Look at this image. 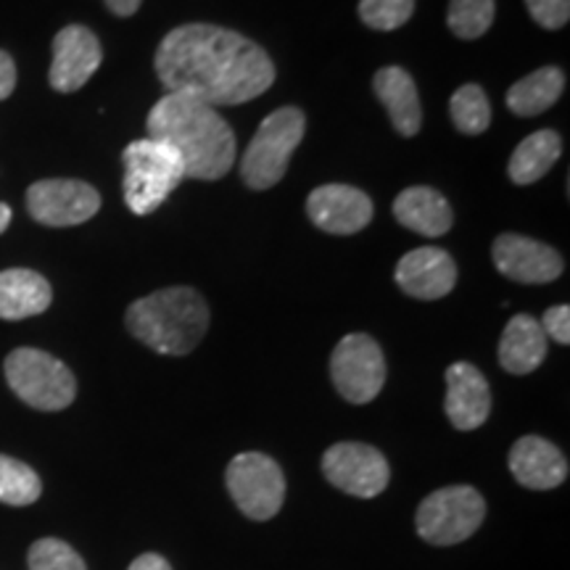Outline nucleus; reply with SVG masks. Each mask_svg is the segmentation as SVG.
Wrapping results in <instances>:
<instances>
[{"mask_svg": "<svg viewBox=\"0 0 570 570\" xmlns=\"http://www.w3.org/2000/svg\"><path fill=\"white\" fill-rule=\"evenodd\" d=\"M169 92L217 106H238L265 96L275 63L265 48L217 24H183L164 35L154 59Z\"/></svg>", "mask_w": 570, "mask_h": 570, "instance_id": "nucleus-1", "label": "nucleus"}, {"mask_svg": "<svg viewBox=\"0 0 570 570\" xmlns=\"http://www.w3.org/2000/svg\"><path fill=\"white\" fill-rule=\"evenodd\" d=\"M148 138L173 146L183 159L185 177L219 180L235 164V135L223 114L198 98L167 92L148 114Z\"/></svg>", "mask_w": 570, "mask_h": 570, "instance_id": "nucleus-2", "label": "nucleus"}, {"mask_svg": "<svg viewBox=\"0 0 570 570\" xmlns=\"http://www.w3.org/2000/svg\"><path fill=\"white\" fill-rule=\"evenodd\" d=\"M127 331L159 354L185 356L202 344L209 327V306L188 285L161 288L127 309Z\"/></svg>", "mask_w": 570, "mask_h": 570, "instance_id": "nucleus-3", "label": "nucleus"}, {"mask_svg": "<svg viewBox=\"0 0 570 570\" xmlns=\"http://www.w3.org/2000/svg\"><path fill=\"white\" fill-rule=\"evenodd\" d=\"M125 161V202L127 209L146 217L167 202L169 194L185 180V167L167 142L146 138L132 140L122 154Z\"/></svg>", "mask_w": 570, "mask_h": 570, "instance_id": "nucleus-4", "label": "nucleus"}, {"mask_svg": "<svg viewBox=\"0 0 570 570\" xmlns=\"http://www.w3.org/2000/svg\"><path fill=\"white\" fill-rule=\"evenodd\" d=\"M304 130L306 117L296 106H283L269 114L256 130L254 140L248 142L244 161H240V177L248 188L267 190L283 180L291 156L304 140Z\"/></svg>", "mask_w": 570, "mask_h": 570, "instance_id": "nucleus-5", "label": "nucleus"}, {"mask_svg": "<svg viewBox=\"0 0 570 570\" xmlns=\"http://www.w3.org/2000/svg\"><path fill=\"white\" fill-rule=\"evenodd\" d=\"M6 381L21 402L42 412L67 410L75 402L77 381L71 370L40 348H17L6 356Z\"/></svg>", "mask_w": 570, "mask_h": 570, "instance_id": "nucleus-6", "label": "nucleus"}, {"mask_svg": "<svg viewBox=\"0 0 570 570\" xmlns=\"http://www.w3.org/2000/svg\"><path fill=\"white\" fill-rule=\"evenodd\" d=\"M487 518V502L473 487H446L428 494L417 508V533L428 544L452 547L473 537Z\"/></svg>", "mask_w": 570, "mask_h": 570, "instance_id": "nucleus-7", "label": "nucleus"}, {"mask_svg": "<svg viewBox=\"0 0 570 570\" xmlns=\"http://www.w3.org/2000/svg\"><path fill=\"white\" fill-rule=\"evenodd\" d=\"M227 491L246 518L269 520L283 508V470L267 454L244 452L227 465Z\"/></svg>", "mask_w": 570, "mask_h": 570, "instance_id": "nucleus-8", "label": "nucleus"}, {"mask_svg": "<svg viewBox=\"0 0 570 570\" xmlns=\"http://www.w3.org/2000/svg\"><path fill=\"white\" fill-rule=\"evenodd\" d=\"M331 377L338 394L352 404H367L386 383V360L367 333H348L331 356Z\"/></svg>", "mask_w": 570, "mask_h": 570, "instance_id": "nucleus-9", "label": "nucleus"}, {"mask_svg": "<svg viewBox=\"0 0 570 570\" xmlns=\"http://www.w3.org/2000/svg\"><path fill=\"white\" fill-rule=\"evenodd\" d=\"M323 473L333 487L360 499H373L386 491L391 470L389 462L370 444L341 441L323 454Z\"/></svg>", "mask_w": 570, "mask_h": 570, "instance_id": "nucleus-10", "label": "nucleus"}, {"mask_svg": "<svg viewBox=\"0 0 570 570\" xmlns=\"http://www.w3.org/2000/svg\"><path fill=\"white\" fill-rule=\"evenodd\" d=\"M101 209V194L82 180H40L27 190V212L46 227H75Z\"/></svg>", "mask_w": 570, "mask_h": 570, "instance_id": "nucleus-11", "label": "nucleus"}, {"mask_svg": "<svg viewBox=\"0 0 570 570\" xmlns=\"http://www.w3.org/2000/svg\"><path fill=\"white\" fill-rule=\"evenodd\" d=\"M491 259L504 277L523 285H544L562 275V256L552 246L515 233L499 235L491 246Z\"/></svg>", "mask_w": 570, "mask_h": 570, "instance_id": "nucleus-12", "label": "nucleus"}, {"mask_svg": "<svg viewBox=\"0 0 570 570\" xmlns=\"http://www.w3.org/2000/svg\"><path fill=\"white\" fill-rule=\"evenodd\" d=\"M373 202L354 185H320L306 198V214L320 230L352 235L365 230L373 219Z\"/></svg>", "mask_w": 570, "mask_h": 570, "instance_id": "nucleus-13", "label": "nucleus"}, {"mask_svg": "<svg viewBox=\"0 0 570 570\" xmlns=\"http://www.w3.org/2000/svg\"><path fill=\"white\" fill-rule=\"evenodd\" d=\"M104 61V48L88 27L69 24L53 40L51 88L59 92H75L96 75Z\"/></svg>", "mask_w": 570, "mask_h": 570, "instance_id": "nucleus-14", "label": "nucleus"}, {"mask_svg": "<svg viewBox=\"0 0 570 570\" xmlns=\"http://www.w3.org/2000/svg\"><path fill=\"white\" fill-rule=\"evenodd\" d=\"M396 283L404 294L423 302H436L452 294L458 283V265L444 248H415L396 265Z\"/></svg>", "mask_w": 570, "mask_h": 570, "instance_id": "nucleus-15", "label": "nucleus"}, {"mask_svg": "<svg viewBox=\"0 0 570 570\" xmlns=\"http://www.w3.org/2000/svg\"><path fill=\"white\" fill-rule=\"evenodd\" d=\"M446 417L458 431H475L489 420L491 389L479 367L454 362L446 370Z\"/></svg>", "mask_w": 570, "mask_h": 570, "instance_id": "nucleus-16", "label": "nucleus"}, {"mask_svg": "<svg viewBox=\"0 0 570 570\" xmlns=\"http://www.w3.org/2000/svg\"><path fill=\"white\" fill-rule=\"evenodd\" d=\"M510 473L525 489L550 491L568 479V460L541 436H523L510 449Z\"/></svg>", "mask_w": 570, "mask_h": 570, "instance_id": "nucleus-17", "label": "nucleus"}, {"mask_svg": "<svg viewBox=\"0 0 570 570\" xmlns=\"http://www.w3.org/2000/svg\"><path fill=\"white\" fill-rule=\"evenodd\" d=\"M377 101L386 106L391 125L396 127L399 135L412 138L420 132L423 125V106H420L417 88L412 82L410 71L402 67H383L373 80Z\"/></svg>", "mask_w": 570, "mask_h": 570, "instance_id": "nucleus-18", "label": "nucleus"}, {"mask_svg": "<svg viewBox=\"0 0 570 570\" xmlns=\"http://www.w3.org/2000/svg\"><path fill=\"white\" fill-rule=\"evenodd\" d=\"M394 217L412 233L425 235V238H439L452 230V206L436 188L415 185V188L402 190L394 202Z\"/></svg>", "mask_w": 570, "mask_h": 570, "instance_id": "nucleus-19", "label": "nucleus"}, {"mask_svg": "<svg viewBox=\"0 0 570 570\" xmlns=\"http://www.w3.org/2000/svg\"><path fill=\"white\" fill-rule=\"evenodd\" d=\"M51 302V283L35 269H6V273H0V320H27L42 315Z\"/></svg>", "mask_w": 570, "mask_h": 570, "instance_id": "nucleus-20", "label": "nucleus"}, {"mask_svg": "<svg viewBox=\"0 0 570 570\" xmlns=\"http://www.w3.org/2000/svg\"><path fill=\"white\" fill-rule=\"evenodd\" d=\"M547 356V336L539 320L531 315H515L504 327L499 341V365L512 375H529Z\"/></svg>", "mask_w": 570, "mask_h": 570, "instance_id": "nucleus-21", "label": "nucleus"}, {"mask_svg": "<svg viewBox=\"0 0 570 570\" xmlns=\"http://www.w3.org/2000/svg\"><path fill=\"white\" fill-rule=\"evenodd\" d=\"M566 90V75L558 67H541L523 77L508 92V109L518 117H539L558 104Z\"/></svg>", "mask_w": 570, "mask_h": 570, "instance_id": "nucleus-22", "label": "nucleus"}, {"mask_svg": "<svg viewBox=\"0 0 570 570\" xmlns=\"http://www.w3.org/2000/svg\"><path fill=\"white\" fill-rule=\"evenodd\" d=\"M562 154V140L554 130H539L525 138L520 146L512 151L510 159V180L515 185H531L539 183Z\"/></svg>", "mask_w": 570, "mask_h": 570, "instance_id": "nucleus-23", "label": "nucleus"}, {"mask_svg": "<svg viewBox=\"0 0 570 570\" xmlns=\"http://www.w3.org/2000/svg\"><path fill=\"white\" fill-rule=\"evenodd\" d=\"M40 491L42 483L30 465L0 454V502L24 508V504L38 502Z\"/></svg>", "mask_w": 570, "mask_h": 570, "instance_id": "nucleus-24", "label": "nucleus"}, {"mask_svg": "<svg viewBox=\"0 0 570 570\" xmlns=\"http://www.w3.org/2000/svg\"><path fill=\"white\" fill-rule=\"evenodd\" d=\"M449 111L462 135H481L491 125V106L481 85H462L449 101Z\"/></svg>", "mask_w": 570, "mask_h": 570, "instance_id": "nucleus-25", "label": "nucleus"}, {"mask_svg": "<svg viewBox=\"0 0 570 570\" xmlns=\"http://www.w3.org/2000/svg\"><path fill=\"white\" fill-rule=\"evenodd\" d=\"M494 0H449L446 24L460 40H479L494 21Z\"/></svg>", "mask_w": 570, "mask_h": 570, "instance_id": "nucleus-26", "label": "nucleus"}, {"mask_svg": "<svg viewBox=\"0 0 570 570\" xmlns=\"http://www.w3.org/2000/svg\"><path fill=\"white\" fill-rule=\"evenodd\" d=\"M415 13V0H360V19L370 30L394 32Z\"/></svg>", "mask_w": 570, "mask_h": 570, "instance_id": "nucleus-27", "label": "nucleus"}, {"mask_svg": "<svg viewBox=\"0 0 570 570\" xmlns=\"http://www.w3.org/2000/svg\"><path fill=\"white\" fill-rule=\"evenodd\" d=\"M30 570H88L85 560L61 539H40L30 550Z\"/></svg>", "mask_w": 570, "mask_h": 570, "instance_id": "nucleus-28", "label": "nucleus"}, {"mask_svg": "<svg viewBox=\"0 0 570 570\" xmlns=\"http://www.w3.org/2000/svg\"><path fill=\"white\" fill-rule=\"evenodd\" d=\"M531 19L544 30H560L570 19V0H525Z\"/></svg>", "mask_w": 570, "mask_h": 570, "instance_id": "nucleus-29", "label": "nucleus"}, {"mask_svg": "<svg viewBox=\"0 0 570 570\" xmlns=\"http://www.w3.org/2000/svg\"><path fill=\"white\" fill-rule=\"evenodd\" d=\"M541 331H544L547 338H554L558 344L568 346L570 344V306L558 304L552 309L544 312V320H541Z\"/></svg>", "mask_w": 570, "mask_h": 570, "instance_id": "nucleus-30", "label": "nucleus"}, {"mask_svg": "<svg viewBox=\"0 0 570 570\" xmlns=\"http://www.w3.org/2000/svg\"><path fill=\"white\" fill-rule=\"evenodd\" d=\"M17 88V63L6 51H0V101L9 98Z\"/></svg>", "mask_w": 570, "mask_h": 570, "instance_id": "nucleus-31", "label": "nucleus"}, {"mask_svg": "<svg viewBox=\"0 0 570 570\" xmlns=\"http://www.w3.org/2000/svg\"><path fill=\"white\" fill-rule=\"evenodd\" d=\"M127 570H173V566H169L161 554L148 552V554H140L138 560H132V566Z\"/></svg>", "mask_w": 570, "mask_h": 570, "instance_id": "nucleus-32", "label": "nucleus"}, {"mask_svg": "<svg viewBox=\"0 0 570 570\" xmlns=\"http://www.w3.org/2000/svg\"><path fill=\"white\" fill-rule=\"evenodd\" d=\"M104 3L109 6V11L117 13V17H132V13L140 9L142 0H104Z\"/></svg>", "mask_w": 570, "mask_h": 570, "instance_id": "nucleus-33", "label": "nucleus"}, {"mask_svg": "<svg viewBox=\"0 0 570 570\" xmlns=\"http://www.w3.org/2000/svg\"><path fill=\"white\" fill-rule=\"evenodd\" d=\"M9 225H11V206L0 204V233L9 230Z\"/></svg>", "mask_w": 570, "mask_h": 570, "instance_id": "nucleus-34", "label": "nucleus"}]
</instances>
